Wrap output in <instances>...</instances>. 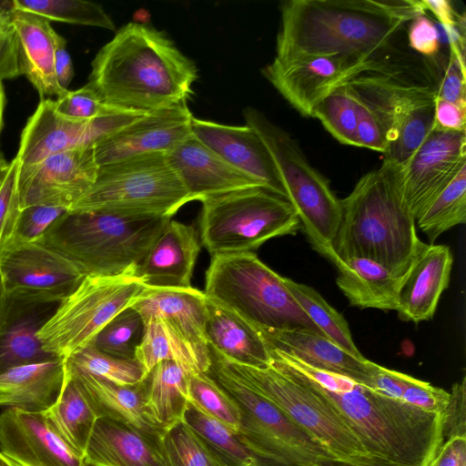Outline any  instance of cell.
<instances>
[{
    "instance_id": "obj_1",
    "label": "cell",
    "mask_w": 466,
    "mask_h": 466,
    "mask_svg": "<svg viewBox=\"0 0 466 466\" xmlns=\"http://www.w3.org/2000/svg\"><path fill=\"white\" fill-rule=\"evenodd\" d=\"M425 13L420 0L284 1L275 58L383 60L393 36Z\"/></svg>"
},
{
    "instance_id": "obj_2",
    "label": "cell",
    "mask_w": 466,
    "mask_h": 466,
    "mask_svg": "<svg viewBox=\"0 0 466 466\" xmlns=\"http://www.w3.org/2000/svg\"><path fill=\"white\" fill-rule=\"evenodd\" d=\"M88 85L108 107L147 114L187 102L195 63L163 33L129 23L96 55Z\"/></svg>"
},
{
    "instance_id": "obj_3",
    "label": "cell",
    "mask_w": 466,
    "mask_h": 466,
    "mask_svg": "<svg viewBox=\"0 0 466 466\" xmlns=\"http://www.w3.org/2000/svg\"><path fill=\"white\" fill-rule=\"evenodd\" d=\"M271 354V367L304 384L349 424L370 454L390 466H430L442 445V415L429 412L355 383L329 391Z\"/></svg>"
},
{
    "instance_id": "obj_4",
    "label": "cell",
    "mask_w": 466,
    "mask_h": 466,
    "mask_svg": "<svg viewBox=\"0 0 466 466\" xmlns=\"http://www.w3.org/2000/svg\"><path fill=\"white\" fill-rule=\"evenodd\" d=\"M425 245L418 237L415 218L401 198L392 165L383 161L379 168L362 176L341 199L332 263L364 258L401 277Z\"/></svg>"
},
{
    "instance_id": "obj_5",
    "label": "cell",
    "mask_w": 466,
    "mask_h": 466,
    "mask_svg": "<svg viewBox=\"0 0 466 466\" xmlns=\"http://www.w3.org/2000/svg\"><path fill=\"white\" fill-rule=\"evenodd\" d=\"M171 218L109 210H67L36 241L86 276L134 275Z\"/></svg>"
},
{
    "instance_id": "obj_6",
    "label": "cell",
    "mask_w": 466,
    "mask_h": 466,
    "mask_svg": "<svg viewBox=\"0 0 466 466\" xmlns=\"http://www.w3.org/2000/svg\"><path fill=\"white\" fill-rule=\"evenodd\" d=\"M203 292L258 329H309L323 335L298 305L284 277L253 252L212 257Z\"/></svg>"
},
{
    "instance_id": "obj_7",
    "label": "cell",
    "mask_w": 466,
    "mask_h": 466,
    "mask_svg": "<svg viewBox=\"0 0 466 466\" xmlns=\"http://www.w3.org/2000/svg\"><path fill=\"white\" fill-rule=\"evenodd\" d=\"M243 116L246 125L259 136L273 157L300 228L312 248L332 262L333 242L341 218V199L287 131L253 107H246Z\"/></svg>"
},
{
    "instance_id": "obj_8",
    "label": "cell",
    "mask_w": 466,
    "mask_h": 466,
    "mask_svg": "<svg viewBox=\"0 0 466 466\" xmlns=\"http://www.w3.org/2000/svg\"><path fill=\"white\" fill-rule=\"evenodd\" d=\"M201 241L214 256L252 252L268 239L295 235L300 228L291 204L256 187L201 201Z\"/></svg>"
},
{
    "instance_id": "obj_9",
    "label": "cell",
    "mask_w": 466,
    "mask_h": 466,
    "mask_svg": "<svg viewBox=\"0 0 466 466\" xmlns=\"http://www.w3.org/2000/svg\"><path fill=\"white\" fill-rule=\"evenodd\" d=\"M218 356L236 377L280 410L337 461L358 466L386 464L372 457L345 420L304 384L271 366L248 367Z\"/></svg>"
},
{
    "instance_id": "obj_10",
    "label": "cell",
    "mask_w": 466,
    "mask_h": 466,
    "mask_svg": "<svg viewBox=\"0 0 466 466\" xmlns=\"http://www.w3.org/2000/svg\"><path fill=\"white\" fill-rule=\"evenodd\" d=\"M192 201L165 154L98 167L91 187L69 210H109L172 218Z\"/></svg>"
},
{
    "instance_id": "obj_11",
    "label": "cell",
    "mask_w": 466,
    "mask_h": 466,
    "mask_svg": "<svg viewBox=\"0 0 466 466\" xmlns=\"http://www.w3.org/2000/svg\"><path fill=\"white\" fill-rule=\"evenodd\" d=\"M206 371L238 404V434L251 451L273 466H329L339 462L271 402L236 377L210 347Z\"/></svg>"
},
{
    "instance_id": "obj_12",
    "label": "cell",
    "mask_w": 466,
    "mask_h": 466,
    "mask_svg": "<svg viewBox=\"0 0 466 466\" xmlns=\"http://www.w3.org/2000/svg\"><path fill=\"white\" fill-rule=\"evenodd\" d=\"M146 286L134 275L86 276L38 332L42 348L60 359L91 342L99 330L132 303Z\"/></svg>"
},
{
    "instance_id": "obj_13",
    "label": "cell",
    "mask_w": 466,
    "mask_h": 466,
    "mask_svg": "<svg viewBox=\"0 0 466 466\" xmlns=\"http://www.w3.org/2000/svg\"><path fill=\"white\" fill-rule=\"evenodd\" d=\"M143 115L115 109L93 120H76L59 114L54 99H41L21 134L15 156L20 169L58 153L93 147Z\"/></svg>"
},
{
    "instance_id": "obj_14",
    "label": "cell",
    "mask_w": 466,
    "mask_h": 466,
    "mask_svg": "<svg viewBox=\"0 0 466 466\" xmlns=\"http://www.w3.org/2000/svg\"><path fill=\"white\" fill-rule=\"evenodd\" d=\"M383 60H355L322 56L280 61L262 69L263 76L302 116L311 117L314 106L333 88L366 71L381 67Z\"/></svg>"
},
{
    "instance_id": "obj_15",
    "label": "cell",
    "mask_w": 466,
    "mask_h": 466,
    "mask_svg": "<svg viewBox=\"0 0 466 466\" xmlns=\"http://www.w3.org/2000/svg\"><path fill=\"white\" fill-rule=\"evenodd\" d=\"M5 292L21 291L64 299L86 275L70 260L39 242L10 238L0 246Z\"/></svg>"
},
{
    "instance_id": "obj_16",
    "label": "cell",
    "mask_w": 466,
    "mask_h": 466,
    "mask_svg": "<svg viewBox=\"0 0 466 466\" xmlns=\"http://www.w3.org/2000/svg\"><path fill=\"white\" fill-rule=\"evenodd\" d=\"M466 165V131L433 128L401 168L397 184L414 218Z\"/></svg>"
},
{
    "instance_id": "obj_17",
    "label": "cell",
    "mask_w": 466,
    "mask_h": 466,
    "mask_svg": "<svg viewBox=\"0 0 466 466\" xmlns=\"http://www.w3.org/2000/svg\"><path fill=\"white\" fill-rule=\"evenodd\" d=\"M98 166L94 147L53 155L18 175L21 208L33 205L70 208L94 184Z\"/></svg>"
},
{
    "instance_id": "obj_18",
    "label": "cell",
    "mask_w": 466,
    "mask_h": 466,
    "mask_svg": "<svg viewBox=\"0 0 466 466\" xmlns=\"http://www.w3.org/2000/svg\"><path fill=\"white\" fill-rule=\"evenodd\" d=\"M192 119L187 102L145 114L96 143V162L100 167L141 155H166L191 136Z\"/></svg>"
},
{
    "instance_id": "obj_19",
    "label": "cell",
    "mask_w": 466,
    "mask_h": 466,
    "mask_svg": "<svg viewBox=\"0 0 466 466\" xmlns=\"http://www.w3.org/2000/svg\"><path fill=\"white\" fill-rule=\"evenodd\" d=\"M0 450L20 466H86L46 411L7 408L1 412Z\"/></svg>"
},
{
    "instance_id": "obj_20",
    "label": "cell",
    "mask_w": 466,
    "mask_h": 466,
    "mask_svg": "<svg viewBox=\"0 0 466 466\" xmlns=\"http://www.w3.org/2000/svg\"><path fill=\"white\" fill-rule=\"evenodd\" d=\"M62 300L21 291L5 293L0 318V373L60 359L43 350L37 335Z\"/></svg>"
},
{
    "instance_id": "obj_21",
    "label": "cell",
    "mask_w": 466,
    "mask_h": 466,
    "mask_svg": "<svg viewBox=\"0 0 466 466\" xmlns=\"http://www.w3.org/2000/svg\"><path fill=\"white\" fill-rule=\"evenodd\" d=\"M192 135L228 164L287 199L276 164L259 136L248 126H228L193 116Z\"/></svg>"
},
{
    "instance_id": "obj_22",
    "label": "cell",
    "mask_w": 466,
    "mask_h": 466,
    "mask_svg": "<svg viewBox=\"0 0 466 466\" xmlns=\"http://www.w3.org/2000/svg\"><path fill=\"white\" fill-rule=\"evenodd\" d=\"M167 159L192 200L261 187L258 182L228 164L192 134Z\"/></svg>"
},
{
    "instance_id": "obj_23",
    "label": "cell",
    "mask_w": 466,
    "mask_h": 466,
    "mask_svg": "<svg viewBox=\"0 0 466 466\" xmlns=\"http://www.w3.org/2000/svg\"><path fill=\"white\" fill-rule=\"evenodd\" d=\"M199 252L195 228L170 220L137 267L134 276L147 288H191Z\"/></svg>"
},
{
    "instance_id": "obj_24",
    "label": "cell",
    "mask_w": 466,
    "mask_h": 466,
    "mask_svg": "<svg viewBox=\"0 0 466 466\" xmlns=\"http://www.w3.org/2000/svg\"><path fill=\"white\" fill-rule=\"evenodd\" d=\"M142 317L167 322L207 361H210L205 334L207 297L194 288L158 289L146 287L130 306Z\"/></svg>"
},
{
    "instance_id": "obj_25",
    "label": "cell",
    "mask_w": 466,
    "mask_h": 466,
    "mask_svg": "<svg viewBox=\"0 0 466 466\" xmlns=\"http://www.w3.org/2000/svg\"><path fill=\"white\" fill-rule=\"evenodd\" d=\"M258 330L269 349L367 388L370 385L376 363L352 356L319 333L309 329Z\"/></svg>"
},
{
    "instance_id": "obj_26",
    "label": "cell",
    "mask_w": 466,
    "mask_h": 466,
    "mask_svg": "<svg viewBox=\"0 0 466 466\" xmlns=\"http://www.w3.org/2000/svg\"><path fill=\"white\" fill-rule=\"evenodd\" d=\"M452 263L448 246L425 245L400 286L396 309L400 319L415 323L432 319L440 298L449 285Z\"/></svg>"
},
{
    "instance_id": "obj_27",
    "label": "cell",
    "mask_w": 466,
    "mask_h": 466,
    "mask_svg": "<svg viewBox=\"0 0 466 466\" xmlns=\"http://www.w3.org/2000/svg\"><path fill=\"white\" fill-rule=\"evenodd\" d=\"M84 460L86 466H168L161 441L104 417L96 420Z\"/></svg>"
},
{
    "instance_id": "obj_28",
    "label": "cell",
    "mask_w": 466,
    "mask_h": 466,
    "mask_svg": "<svg viewBox=\"0 0 466 466\" xmlns=\"http://www.w3.org/2000/svg\"><path fill=\"white\" fill-rule=\"evenodd\" d=\"M66 370L83 389L97 417L116 420L162 441L165 432L154 423L146 406L147 378L135 385H119L67 367Z\"/></svg>"
},
{
    "instance_id": "obj_29",
    "label": "cell",
    "mask_w": 466,
    "mask_h": 466,
    "mask_svg": "<svg viewBox=\"0 0 466 466\" xmlns=\"http://www.w3.org/2000/svg\"><path fill=\"white\" fill-rule=\"evenodd\" d=\"M15 7V6H14ZM22 76L33 85L41 99L58 98L62 89L55 72V38L50 22L33 13L14 8Z\"/></svg>"
},
{
    "instance_id": "obj_30",
    "label": "cell",
    "mask_w": 466,
    "mask_h": 466,
    "mask_svg": "<svg viewBox=\"0 0 466 466\" xmlns=\"http://www.w3.org/2000/svg\"><path fill=\"white\" fill-rule=\"evenodd\" d=\"M207 309L205 334L211 349L233 363L270 367L269 348L256 327L208 298Z\"/></svg>"
},
{
    "instance_id": "obj_31",
    "label": "cell",
    "mask_w": 466,
    "mask_h": 466,
    "mask_svg": "<svg viewBox=\"0 0 466 466\" xmlns=\"http://www.w3.org/2000/svg\"><path fill=\"white\" fill-rule=\"evenodd\" d=\"M66 376V360L30 363L0 373L2 406L43 412L57 400Z\"/></svg>"
},
{
    "instance_id": "obj_32",
    "label": "cell",
    "mask_w": 466,
    "mask_h": 466,
    "mask_svg": "<svg viewBox=\"0 0 466 466\" xmlns=\"http://www.w3.org/2000/svg\"><path fill=\"white\" fill-rule=\"evenodd\" d=\"M336 283L350 304L360 309L396 310L404 276L364 258L337 259Z\"/></svg>"
},
{
    "instance_id": "obj_33",
    "label": "cell",
    "mask_w": 466,
    "mask_h": 466,
    "mask_svg": "<svg viewBox=\"0 0 466 466\" xmlns=\"http://www.w3.org/2000/svg\"><path fill=\"white\" fill-rule=\"evenodd\" d=\"M189 373L177 362L164 360L147 374L146 406L154 423L165 433L183 421L189 402Z\"/></svg>"
},
{
    "instance_id": "obj_34",
    "label": "cell",
    "mask_w": 466,
    "mask_h": 466,
    "mask_svg": "<svg viewBox=\"0 0 466 466\" xmlns=\"http://www.w3.org/2000/svg\"><path fill=\"white\" fill-rule=\"evenodd\" d=\"M436 91L397 112L391 122L384 162L401 169L434 128Z\"/></svg>"
},
{
    "instance_id": "obj_35",
    "label": "cell",
    "mask_w": 466,
    "mask_h": 466,
    "mask_svg": "<svg viewBox=\"0 0 466 466\" xmlns=\"http://www.w3.org/2000/svg\"><path fill=\"white\" fill-rule=\"evenodd\" d=\"M135 359L148 373L157 363L176 361L190 373L206 372L210 361L198 353L167 322L160 319L145 321V331Z\"/></svg>"
},
{
    "instance_id": "obj_36",
    "label": "cell",
    "mask_w": 466,
    "mask_h": 466,
    "mask_svg": "<svg viewBox=\"0 0 466 466\" xmlns=\"http://www.w3.org/2000/svg\"><path fill=\"white\" fill-rule=\"evenodd\" d=\"M46 413L66 441L84 456L97 416L83 389L67 370L61 393Z\"/></svg>"
},
{
    "instance_id": "obj_37",
    "label": "cell",
    "mask_w": 466,
    "mask_h": 466,
    "mask_svg": "<svg viewBox=\"0 0 466 466\" xmlns=\"http://www.w3.org/2000/svg\"><path fill=\"white\" fill-rule=\"evenodd\" d=\"M183 421L228 464V466H273L257 456L240 436L188 402Z\"/></svg>"
},
{
    "instance_id": "obj_38",
    "label": "cell",
    "mask_w": 466,
    "mask_h": 466,
    "mask_svg": "<svg viewBox=\"0 0 466 466\" xmlns=\"http://www.w3.org/2000/svg\"><path fill=\"white\" fill-rule=\"evenodd\" d=\"M430 243L450 228L466 222V165L425 206L415 218Z\"/></svg>"
},
{
    "instance_id": "obj_39",
    "label": "cell",
    "mask_w": 466,
    "mask_h": 466,
    "mask_svg": "<svg viewBox=\"0 0 466 466\" xmlns=\"http://www.w3.org/2000/svg\"><path fill=\"white\" fill-rule=\"evenodd\" d=\"M284 282L298 305L327 339L352 356L365 358L355 345L344 317L318 291L288 278Z\"/></svg>"
},
{
    "instance_id": "obj_40",
    "label": "cell",
    "mask_w": 466,
    "mask_h": 466,
    "mask_svg": "<svg viewBox=\"0 0 466 466\" xmlns=\"http://www.w3.org/2000/svg\"><path fill=\"white\" fill-rule=\"evenodd\" d=\"M360 101L346 82L333 88L313 108L311 117L339 143L358 147L357 127Z\"/></svg>"
},
{
    "instance_id": "obj_41",
    "label": "cell",
    "mask_w": 466,
    "mask_h": 466,
    "mask_svg": "<svg viewBox=\"0 0 466 466\" xmlns=\"http://www.w3.org/2000/svg\"><path fill=\"white\" fill-rule=\"evenodd\" d=\"M66 367L119 385H135L144 380L147 372L136 360L116 358L99 351L91 344L66 359Z\"/></svg>"
},
{
    "instance_id": "obj_42",
    "label": "cell",
    "mask_w": 466,
    "mask_h": 466,
    "mask_svg": "<svg viewBox=\"0 0 466 466\" xmlns=\"http://www.w3.org/2000/svg\"><path fill=\"white\" fill-rule=\"evenodd\" d=\"M15 8L42 16L49 22L82 25L115 30L104 8L85 0H13Z\"/></svg>"
},
{
    "instance_id": "obj_43",
    "label": "cell",
    "mask_w": 466,
    "mask_h": 466,
    "mask_svg": "<svg viewBox=\"0 0 466 466\" xmlns=\"http://www.w3.org/2000/svg\"><path fill=\"white\" fill-rule=\"evenodd\" d=\"M187 389L189 402L238 433L241 423L240 408L208 374L189 373Z\"/></svg>"
},
{
    "instance_id": "obj_44",
    "label": "cell",
    "mask_w": 466,
    "mask_h": 466,
    "mask_svg": "<svg viewBox=\"0 0 466 466\" xmlns=\"http://www.w3.org/2000/svg\"><path fill=\"white\" fill-rule=\"evenodd\" d=\"M144 331L142 317L128 307L104 326L89 344L108 355L133 360Z\"/></svg>"
},
{
    "instance_id": "obj_45",
    "label": "cell",
    "mask_w": 466,
    "mask_h": 466,
    "mask_svg": "<svg viewBox=\"0 0 466 466\" xmlns=\"http://www.w3.org/2000/svg\"><path fill=\"white\" fill-rule=\"evenodd\" d=\"M161 445L168 466H228L184 421L165 433Z\"/></svg>"
},
{
    "instance_id": "obj_46",
    "label": "cell",
    "mask_w": 466,
    "mask_h": 466,
    "mask_svg": "<svg viewBox=\"0 0 466 466\" xmlns=\"http://www.w3.org/2000/svg\"><path fill=\"white\" fill-rule=\"evenodd\" d=\"M14 4L0 1V83L22 76Z\"/></svg>"
},
{
    "instance_id": "obj_47",
    "label": "cell",
    "mask_w": 466,
    "mask_h": 466,
    "mask_svg": "<svg viewBox=\"0 0 466 466\" xmlns=\"http://www.w3.org/2000/svg\"><path fill=\"white\" fill-rule=\"evenodd\" d=\"M54 102L59 114L76 120H93L115 110L104 105L88 84L75 91L67 90Z\"/></svg>"
},
{
    "instance_id": "obj_48",
    "label": "cell",
    "mask_w": 466,
    "mask_h": 466,
    "mask_svg": "<svg viewBox=\"0 0 466 466\" xmlns=\"http://www.w3.org/2000/svg\"><path fill=\"white\" fill-rule=\"evenodd\" d=\"M67 210L65 208L46 205L23 208L11 238L24 242H35Z\"/></svg>"
},
{
    "instance_id": "obj_49",
    "label": "cell",
    "mask_w": 466,
    "mask_h": 466,
    "mask_svg": "<svg viewBox=\"0 0 466 466\" xmlns=\"http://www.w3.org/2000/svg\"><path fill=\"white\" fill-rule=\"evenodd\" d=\"M19 161L15 157L0 187V246L8 240L14 233L21 210L18 175Z\"/></svg>"
},
{
    "instance_id": "obj_50",
    "label": "cell",
    "mask_w": 466,
    "mask_h": 466,
    "mask_svg": "<svg viewBox=\"0 0 466 466\" xmlns=\"http://www.w3.org/2000/svg\"><path fill=\"white\" fill-rule=\"evenodd\" d=\"M450 393L431 383L409 377L401 401L423 410L442 415L449 401Z\"/></svg>"
},
{
    "instance_id": "obj_51",
    "label": "cell",
    "mask_w": 466,
    "mask_h": 466,
    "mask_svg": "<svg viewBox=\"0 0 466 466\" xmlns=\"http://www.w3.org/2000/svg\"><path fill=\"white\" fill-rule=\"evenodd\" d=\"M466 438V378L452 385L442 413V441Z\"/></svg>"
},
{
    "instance_id": "obj_52",
    "label": "cell",
    "mask_w": 466,
    "mask_h": 466,
    "mask_svg": "<svg viewBox=\"0 0 466 466\" xmlns=\"http://www.w3.org/2000/svg\"><path fill=\"white\" fill-rule=\"evenodd\" d=\"M436 98L466 107L465 63L451 51L444 76L436 87Z\"/></svg>"
},
{
    "instance_id": "obj_53",
    "label": "cell",
    "mask_w": 466,
    "mask_h": 466,
    "mask_svg": "<svg viewBox=\"0 0 466 466\" xmlns=\"http://www.w3.org/2000/svg\"><path fill=\"white\" fill-rule=\"evenodd\" d=\"M389 129L381 119L360 102L357 127V144L384 153L388 144Z\"/></svg>"
},
{
    "instance_id": "obj_54",
    "label": "cell",
    "mask_w": 466,
    "mask_h": 466,
    "mask_svg": "<svg viewBox=\"0 0 466 466\" xmlns=\"http://www.w3.org/2000/svg\"><path fill=\"white\" fill-rule=\"evenodd\" d=\"M408 40L413 50L425 56H434L440 50L438 30L425 15H419L410 21Z\"/></svg>"
},
{
    "instance_id": "obj_55",
    "label": "cell",
    "mask_w": 466,
    "mask_h": 466,
    "mask_svg": "<svg viewBox=\"0 0 466 466\" xmlns=\"http://www.w3.org/2000/svg\"><path fill=\"white\" fill-rule=\"evenodd\" d=\"M410 375L375 365L369 389L380 395L401 400Z\"/></svg>"
},
{
    "instance_id": "obj_56",
    "label": "cell",
    "mask_w": 466,
    "mask_h": 466,
    "mask_svg": "<svg viewBox=\"0 0 466 466\" xmlns=\"http://www.w3.org/2000/svg\"><path fill=\"white\" fill-rule=\"evenodd\" d=\"M466 107L436 98L434 128L466 131Z\"/></svg>"
},
{
    "instance_id": "obj_57",
    "label": "cell",
    "mask_w": 466,
    "mask_h": 466,
    "mask_svg": "<svg viewBox=\"0 0 466 466\" xmlns=\"http://www.w3.org/2000/svg\"><path fill=\"white\" fill-rule=\"evenodd\" d=\"M430 466H466V438L443 442Z\"/></svg>"
},
{
    "instance_id": "obj_58",
    "label": "cell",
    "mask_w": 466,
    "mask_h": 466,
    "mask_svg": "<svg viewBox=\"0 0 466 466\" xmlns=\"http://www.w3.org/2000/svg\"><path fill=\"white\" fill-rule=\"evenodd\" d=\"M55 72L59 86L68 90L67 87L74 76V66L66 49V41L57 33L55 38Z\"/></svg>"
},
{
    "instance_id": "obj_59",
    "label": "cell",
    "mask_w": 466,
    "mask_h": 466,
    "mask_svg": "<svg viewBox=\"0 0 466 466\" xmlns=\"http://www.w3.org/2000/svg\"><path fill=\"white\" fill-rule=\"evenodd\" d=\"M425 11H430L441 24L445 31L457 29L465 20L457 14L449 0H420Z\"/></svg>"
},
{
    "instance_id": "obj_60",
    "label": "cell",
    "mask_w": 466,
    "mask_h": 466,
    "mask_svg": "<svg viewBox=\"0 0 466 466\" xmlns=\"http://www.w3.org/2000/svg\"><path fill=\"white\" fill-rule=\"evenodd\" d=\"M10 162H7L4 157L2 152L0 151V187L3 184V181L6 176V173L9 168Z\"/></svg>"
},
{
    "instance_id": "obj_61",
    "label": "cell",
    "mask_w": 466,
    "mask_h": 466,
    "mask_svg": "<svg viewBox=\"0 0 466 466\" xmlns=\"http://www.w3.org/2000/svg\"><path fill=\"white\" fill-rule=\"evenodd\" d=\"M5 106V94L3 83H0V133L3 127V116H4V109Z\"/></svg>"
},
{
    "instance_id": "obj_62",
    "label": "cell",
    "mask_w": 466,
    "mask_h": 466,
    "mask_svg": "<svg viewBox=\"0 0 466 466\" xmlns=\"http://www.w3.org/2000/svg\"><path fill=\"white\" fill-rule=\"evenodd\" d=\"M0 466H20L0 451Z\"/></svg>"
},
{
    "instance_id": "obj_63",
    "label": "cell",
    "mask_w": 466,
    "mask_h": 466,
    "mask_svg": "<svg viewBox=\"0 0 466 466\" xmlns=\"http://www.w3.org/2000/svg\"><path fill=\"white\" fill-rule=\"evenodd\" d=\"M5 293L6 292L4 288L2 278L0 275V318H1L2 310H3V307H4V303H5Z\"/></svg>"
},
{
    "instance_id": "obj_64",
    "label": "cell",
    "mask_w": 466,
    "mask_h": 466,
    "mask_svg": "<svg viewBox=\"0 0 466 466\" xmlns=\"http://www.w3.org/2000/svg\"><path fill=\"white\" fill-rule=\"evenodd\" d=\"M329 466H358V465H351V464H347V463H342V462H333ZM366 466H390V465L380 464V465H366Z\"/></svg>"
}]
</instances>
